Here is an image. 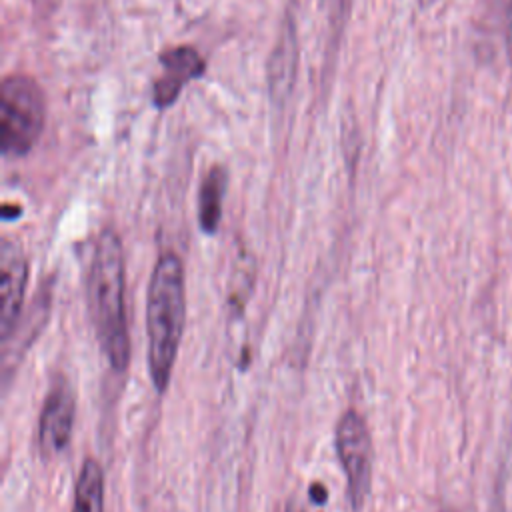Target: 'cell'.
Listing matches in <instances>:
<instances>
[{
    "mask_svg": "<svg viewBox=\"0 0 512 512\" xmlns=\"http://www.w3.org/2000/svg\"><path fill=\"white\" fill-rule=\"evenodd\" d=\"M124 252L112 230H104L92 252L88 274V300L94 332L108 364L124 372L130 360V338L124 310Z\"/></svg>",
    "mask_w": 512,
    "mask_h": 512,
    "instance_id": "obj_1",
    "label": "cell"
},
{
    "mask_svg": "<svg viewBox=\"0 0 512 512\" xmlns=\"http://www.w3.org/2000/svg\"><path fill=\"white\" fill-rule=\"evenodd\" d=\"M162 74L154 82V106L164 110L172 106L188 80L200 78L206 72L204 58L192 46H174L160 54Z\"/></svg>",
    "mask_w": 512,
    "mask_h": 512,
    "instance_id": "obj_6",
    "label": "cell"
},
{
    "mask_svg": "<svg viewBox=\"0 0 512 512\" xmlns=\"http://www.w3.org/2000/svg\"><path fill=\"white\" fill-rule=\"evenodd\" d=\"M76 412L74 390L66 380H56L46 394L38 426V446L44 458L60 454L72 436Z\"/></svg>",
    "mask_w": 512,
    "mask_h": 512,
    "instance_id": "obj_5",
    "label": "cell"
},
{
    "mask_svg": "<svg viewBox=\"0 0 512 512\" xmlns=\"http://www.w3.org/2000/svg\"><path fill=\"white\" fill-rule=\"evenodd\" d=\"M72 512H104V476L94 458H86L80 468Z\"/></svg>",
    "mask_w": 512,
    "mask_h": 512,
    "instance_id": "obj_10",
    "label": "cell"
},
{
    "mask_svg": "<svg viewBox=\"0 0 512 512\" xmlns=\"http://www.w3.org/2000/svg\"><path fill=\"white\" fill-rule=\"evenodd\" d=\"M186 316L184 266L178 254L162 252L150 276L146 296L148 370L158 392H164L178 356Z\"/></svg>",
    "mask_w": 512,
    "mask_h": 512,
    "instance_id": "obj_2",
    "label": "cell"
},
{
    "mask_svg": "<svg viewBox=\"0 0 512 512\" xmlns=\"http://www.w3.org/2000/svg\"><path fill=\"white\" fill-rule=\"evenodd\" d=\"M336 452L346 476L350 504L360 508L372 484V442L366 422L356 410H346L338 420Z\"/></svg>",
    "mask_w": 512,
    "mask_h": 512,
    "instance_id": "obj_4",
    "label": "cell"
},
{
    "mask_svg": "<svg viewBox=\"0 0 512 512\" xmlns=\"http://www.w3.org/2000/svg\"><path fill=\"white\" fill-rule=\"evenodd\" d=\"M286 512H302V508H300L298 504H294V502H292V504L286 508Z\"/></svg>",
    "mask_w": 512,
    "mask_h": 512,
    "instance_id": "obj_11",
    "label": "cell"
},
{
    "mask_svg": "<svg viewBox=\"0 0 512 512\" xmlns=\"http://www.w3.org/2000/svg\"><path fill=\"white\" fill-rule=\"evenodd\" d=\"M418 2H420V6H422V8H426V6H432V4H436L438 0H418Z\"/></svg>",
    "mask_w": 512,
    "mask_h": 512,
    "instance_id": "obj_12",
    "label": "cell"
},
{
    "mask_svg": "<svg viewBox=\"0 0 512 512\" xmlns=\"http://www.w3.org/2000/svg\"><path fill=\"white\" fill-rule=\"evenodd\" d=\"M296 56H298V44H296L294 28L290 26L282 30L270 58V74H268L270 94L278 102H282L292 88L294 74H296Z\"/></svg>",
    "mask_w": 512,
    "mask_h": 512,
    "instance_id": "obj_8",
    "label": "cell"
},
{
    "mask_svg": "<svg viewBox=\"0 0 512 512\" xmlns=\"http://www.w3.org/2000/svg\"><path fill=\"white\" fill-rule=\"evenodd\" d=\"M226 192V172L222 166H212L200 186L198 194V220L206 234L218 230L222 218V198Z\"/></svg>",
    "mask_w": 512,
    "mask_h": 512,
    "instance_id": "obj_9",
    "label": "cell"
},
{
    "mask_svg": "<svg viewBox=\"0 0 512 512\" xmlns=\"http://www.w3.org/2000/svg\"><path fill=\"white\" fill-rule=\"evenodd\" d=\"M44 118V94L36 80L24 74L6 76L0 90L2 152L14 156L26 154L42 134Z\"/></svg>",
    "mask_w": 512,
    "mask_h": 512,
    "instance_id": "obj_3",
    "label": "cell"
},
{
    "mask_svg": "<svg viewBox=\"0 0 512 512\" xmlns=\"http://www.w3.org/2000/svg\"><path fill=\"white\" fill-rule=\"evenodd\" d=\"M0 328L6 338L12 324L16 322L26 288L28 264L16 242L4 240L0 250Z\"/></svg>",
    "mask_w": 512,
    "mask_h": 512,
    "instance_id": "obj_7",
    "label": "cell"
}]
</instances>
